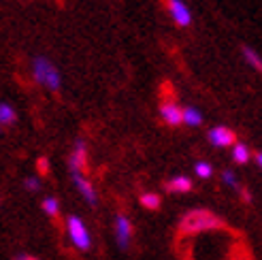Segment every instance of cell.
<instances>
[{"instance_id":"obj_15","label":"cell","mask_w":262,"mask_h":260,"mask_svg":"<svg viewBox=\"0 0 262 260\" xmlns=\"http://www.w3.org/2000/svg\"><path fill=\"white\" fill-rule=\"evenodd\" d=\"M43 211L49 215V218H58L60 213V203L56 199H45L43 201Z\"/></svg>"},{"instance_id":"obj_22","label":"cell","mask_w":262,"mask_h":260,"mask_svg":"<svg viewBox=\"0 0 262 260\" xmlns=\"http://www.w3.org/2000/svg\"><path fill=\"white\" fill-rule=\"evenodd\" d=\"M237 260H250V258H247V256H245V258H237Z\"/></svg>"},{"instance_id":"obj_21","label":"cell","mask_w":262,"mask_h":260,"mask_svg":"<svg viewBox=\"0 0 262 260\" xmlns=\"http://www.w3.org/2000/svg\"><path fill=\"white\" fill-rule=\"evenodd\" d=\"M256 160H258V164H260V166H262V151H260V154H258V156H256Z\"/></svg>"},{"instance_id":"obj_18","label":"cell","mask_w":262,"mask_h":260,"mask_svg":"<svg viewBox=\"0 0 262 260\" xmlns=\"http://www.w3.org/2000/svg\"><path fill=\"white\" fill-rule=\"evenodd\" d=\"M26 188H28L30 192H38L41 190V181H38L36 177H28L26 179Z\"/></svg>"},{"instance_id":"obj_11","label":"cell","mask_w":262,"mask_h":260,"mask_svg":"<svg viewBox=\"0 0 262 260\" xmlns=\"http://www.w3.org/2000/svg\"><path fill=\"white\" fill-rule=\"evenodd\" d=\"M243 58H245V62L250 64L252 69H256L258 73H262V58L256 54L252 47H243Z\"/></svg>"},{"instance_id":"obj_10","label":"cell","mask_w":262,"mask_h":260,"mask_svg":"<svg viewBox=\"0 0 262 260\" xmlns=\"http://www.w3.org/2000/svg\"><path fill=\"white\" fill-rule=\"evenodd\" d=\"M17 122V113L15 109H13L11 105H7V102H0V124L3 126H11Z\"/></svg>"},{"instance_id":"obj_3","label":"cell","mask_w":262,"mask_h":260,"mask_svg":"<svg viewBox=\"0 0 262 260\" xmlns=\"http://www.w3.org/2000/svg\"><path fill=\"white\" fill-rule=\"evenodd\" d=\"M162 3L166 5L168 13H171V17L177 26H181V28H186V26L192 24V13L190 9L181 3V0H162Z\"/></svg>"},{"instance_id":"obj_9","label":"cell","mask_w":262,"mask_h":260,"mask_svg":"<svg viewBox=\"0 0 262 260\" xmlns=\"http://www.w3.org/2000/svg\"><path fill=\"white\" fill-rule=\"evenodd\" d=\"M164 188H166L168 192H190V190H192V179L179 175V177H173L171 181H166Z\"/></svg>"},{"instance_id":"obj_8","label":"cell","mask_w":262,"mask_h":260,"mask_svg":"<svg viewBox=\"0 0 262 260\" xmlns=\"http://www.w3.org/2000/svg\"><path fill=\"white\" fill-rule=\"evenodd\" d=\"M73 179H75V186L81 190L83 199L90 203V205H96L98 199H96V190L92 188V184L88 181V177H83V173H73Z\"/></svg>"},{"instance_id":"obj_13","label":"cell","mask_w":262,"mask_h":260,"mask_svg":"<svg viewBox=\"0 0 262 260\" xmlns=\"http://www.w3.org/2000/svg\"><path fill=\"white\" fill-rule=\"evenodd\" d=\"M232 158L237 160L239 164H245L247 160H250V149H247V145H243V143H234V147H232Z\"/></svg>"},{"instance_id":"obj_4","label":"cell","mask_w":262,"mask_h":260,"mask_svg":"<svg viewBox=\"0 0 262 260\" xmlns=\"http://www.w3.org/2000/svg\"><path fill=\"white\" fill-rule=\"evenodd\" d=\"M69 166H71V173H85L88 171V149H85L83 139L75 141V149L69 158Z\"/></svg>"},{"instance_id":"obj_2","label":"cell","mask_w":262,"mask_h":260,"mask_svg":"<svg viewBox=\"0 0 262 260\" xmlns=\"http://www.w3.org/2000/svg\"><path fill=\"white\" fill-rule=\"evenodd\" d=\"M67 228H69V237H71V241L75 243V248L81 250V252H88L92 241H90V232H88L85 224L81 222V218L69 215V218H67Z\"/></svg>"},{"instance_id":"obj_6","label":"cell","mask_w":262,"mask_h":260,"mask_svg":"<svg viewBox=\"0 0 262 260\" xmlns=\"http://www.w3.org/2000/svg\"><path fill=\"white\" fill-rule=\"evenodd\" d=\"M160 115L168 126H179L183 122V109L175 100H164L160 105Z\"/></svg>"},{"instance_id":"obj_12","label":"cell","mask_w":262,"mask_h":260,"mask_svg":"<svg viewBox=\"0 0 262 260\" xmlns=\"http://www.w3.org/2000/svg\"><path fill=\"white\" fill-rule=\"evenodd\" d=\"M183 122H186L188 126H201L203 124V115H201L199 109L186 107V109H183Z\"/></svg>"},{"instance_id":"obj_19","label":"cell","mask_w":262,"mask_h":260,"mask_svg":"<svg viewBox=\"0 0 262 260\" xmlns=\"http://www.w3.org/2000/svg\"><path fill=\"white\" fill-rule=\"evenodd\" d=\"M36 171H38V175H47V173H49L47 158H38V160H36Z\"/></svg>"},{"instance_id":"obj_16","label":"cell","mask_w":262,"mask_h":260,"mask_svg":"<svg viewBox=\"0 0 262 260\" xmlns=\"http://www.w3.org/2000/svg\"><path fill=\"white\" fill-rule=\"evenodd\" d=\"M194 171H196V175H199L201 179H209V177H211V173H213V168H211V164H207V162H199L194 166Z\"/></svg>"},{"instance_id":"obj_20","label":"cell","mask_w":262,"mask_h":260,"mask_svg":"<svg viewBox=\"0 0 262 260\" xmlns=\"http://www.w3.org/2000/svg\"><path fill=\"white\" fill-rule=\"evenodd\" d=\"M15 260H36L34 256H26V254H21V256H15Z\"/></svg>"},{"instance_id":"obj_7","label":"cell","mask_w":262,"mask_h":260,"mask_svg":"<svg viewBox=\"0 0 262 260\" xmlns=\"http://www.w3.org/2000/svg\"><path fill=\"white\" fill-rule=\"evenodd\" d=\"M115 237H117V245L122 250H126L130 243V237H133V224H130V220L126 215L115 218Z\"/></svg>"},{"instance_id":"obj_17","label":"cell","mask_w":262,"mask_h":260,"mask_svg":"<svg viewBox=\"0 0 262 260\" xmlns=\"http://www.w3.org/2000/svg\"><path fill=\"white\" fill-rule=\"evenodd\" d=\"M222 179H224V184H226V186H230V188H239L237 179H234V175H232L230 171H224V173H222Z\"/></svg>"},{"instance_id":"obj_23","label":"cell","mask_w":262,"mask_h":260,"mask_svg":"<svg viewBox=\"0 0 262 260\" xmlns=\"http://www.w3.org/2000/svg\"><path fill=\"white\" fill-rule=\"evenodd\" d=\"M0 135H3V124H0Z\"/></svg>"},{"instance_id":"obj_1","label":"cell","mask_w":262,"mask_h":260,"mask_svg":"<svg viewBox=\"0 0 262 260\" xmlns=\"http://www.w3.org/2000/svg\"><path fill=\"white\" fill-rule=\"evenodd\" d=\"M222 228H226L222 218H217L215 213L207 209H194L181 218L177 232L181 239V237H192V235H199V232H211V230H222Z\"/></svg>"},{"instance_id":"obj_14","label":"cell","mask_w":262,"mask_h":260,"mask_svg":"<svg viewBox=\"0 0 262 260\" xmlns=\"http://www.w3.org/2000/svg\"><path fill=\"white\" fill-rule=\"evenodd\" d=\"M141 205L145 207V209H158L160 207V197L158 194H154V192H145V194H141Z\"/></svg>"},{"instance_id":"obj_5","label":"cell","mask_w":262,"mask_h":260,"mask_svg":"<svg viewBox=\"0 0 262 260\" xmlns=\"http://www.w3.org/2000/svg\"><path fill=\"white\" fill-rule=\"evenodd\" d=\"M207 137H209V141H211L213 145H217V147H228V145H232V143H237V135H234V130H230V128H226V126H215V128H211Z\"/></svg>"}]
</instances>
